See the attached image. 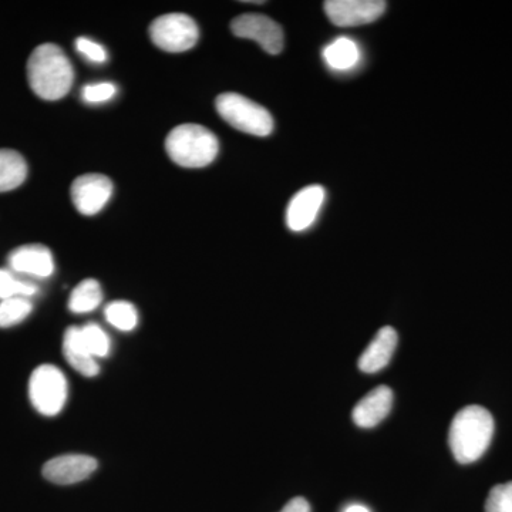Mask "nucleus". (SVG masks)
<instances>
[{"mask_svg": "<svg viewBox=\"0 0 512 512\" xmlns=\"http://www.w3.org/2000/svg\"><path fill=\"white\" fill-rule=\"evenodd\" d=\"M76 49L83 57H86L89 62L104 63L107 60V50L100 43L94 42L87 37H79L76 40Z\"/></svg>", "mask_w": 512, "mask_h": 512, "instance_id": "25", "label": "nucleus"}, {"mask_svg": "<svg viewBox=\"0 0 512 512\" xmlns=\"http://www.w3.org/2000/svg\"><path fill=\"white\" fill-rule=\"evenodd\" d=\"M39 288L35 284L23 281L12 269L0 268V301L13 298H32Z\"/></svg>", "mask_w": 512, "mask_h": 512, "instance_id": "20", "label": "nucleus"}, {"mask_svg": "<svg viewBox=\"0 0 512 512\" xmlns=\"http://www.w3.org/2000/svg\"><path fill=\"white\" fill-rule=\"evenodd\" d=\"M325 201V190L320 185L302 188L292 198L286 211V224L293 232H302L311 227Z\"/></svg>", "mask_w": 512, "mask_h": 512, "instance_id": "11", "label": "nucleus"}, {"mask_svg": "<svg viewBox=\"0 0 512 512\" xmlns=\"http://www.w3.org/2000/svg\"><path fill=\"white\" fill-rule=\"evenodd\" d=\"M231 30L237 37L254 40L269 55H279L284 49V30L264 15L248 13L232 20Z\"/></svg>", "mask_w": 512, "mask_h": 512, "instance_id": "7", "label": "nucleus"}, {"mask_svg": "<svg viewBox=\"0 0 512 512\" xmlns=\"http://www.w3.org/2000/svg\"><path fill=\"white\" fill-rule=\"evenodd\" d=\"M392 406V389L387 386L376 387L356 404L352 412L353 421L362 429H372L386 419Z\"/></svg>", "mask_w": 512, "mask_h": 512, "instance_id": "13", "label": "nucleus"}, {"mask_svg": "<svg viewBox=\"0 0 512 512\" xmlns=\"http://www.w3.org/2000/svg\"><path fill=\"white\" fill-rule=\"evenodd\" d=\"M399 336L392 326H384L359 357V369L365 373H377L389 365Z\"/></svg>", "mask_w": 512, "mask_h": 512, "instance_id": "14", "label": "nucleus"}, {"mask_svg": "<svg viewBox=\"0 0 512 512\" xmlns=\"http://www.w3.org/2000/svg\"><path fill=\"white\" fill-rule=\"evenodd\" d=\"M33 311L28 298H13L0 301V328H12L28 318Z\"/></svg>", "mask_w": 512, "mask_h": 512, "instance_id": "21", "label": "nucleus"}, {"mask_svg": "<svg viewBox=\"0 0 512 512\" xmlns=\"http://www.w3.org/2000/svg\"><path fill=\"white\" fill-rule=\"evenodd\" d=\"M63 355L69 365L80 375L84 377L99 375V363H97L96 357H93L92 353L84 346L83 340L80 338L79 326H72L64 333Z\"/></svg>", "mask_w": 512, "mask_h": 512, "instance_id": "15", "label": "nucleus"}, {"mask_svg": "<svg viewBox=\"0 0 512 512\" xmlns=\"http://www.w3.org/2000/svg\"><path fill=\"white\" fill-rule=\"evenodd\" d=\"M485 512H512V481L495 485L488 494Z\"/></svg>", "mask_w": 512, "mask_h": 512, "instance_id": "23", "label": "nucleus"}, {"mask_svg": "<svg viewBox=\"0 0 512 512\" xmlns=\"http://www.w3.org/2000/svg\"><path fill=\"white\" fill-rule=\"evenodd\" d=\"M117 94L116 84L94 83L83 87L82 97L86 103L100 104L113 99Z\"/></svg>", "mask_w": 512, "mask_h": 512, "instance_id": "24", "label": "nucleus"}, {"mask_svg": "<svg viewBox=\"0 0 512 512\" xmlns=\"http://www.w3.org/2000/svg\"><path fill=\"white\" fill-rule=\"evenodd\" d=\"M165 150L175 164L201 168L217 158L220 144L208 128L200 124H183L170 131L165 140Z\"/></svg>", "mask_w": 512, "mask_h": 512, "instance_id": "3", "label": "nucleus"}, {"mask_svg": "<svg viewBox=\"0 0 512 512\" xmlns=\"http://www.w3.org/2000/svg\"><path fill=\"white\" fill-rule=\"evenodd\" d=\"M99 467L96 458L84 454H64L47 461L43 476L50 483L70 485L87 480Z\"/></svg>", "mask_w": 512, "mask_h": 512, "instance_id": "10", "label": "nucleus"}, {"mask_svg": "<svg viewBox=\"0 0 512 512\" xmlns=\"http://www.w3.org/2000/svg\"><path fill=\"white\" fill-rule=\"evenodd\" d=\"M28 164L18 151L0 150V192L15 190L25 183Z\"/></svg>", "mask_w": 512, "mask_h": 512, "instance_id": "16", "label": "nucleus"}, {"mask_svg": "<svg viewBox=\"0 0 512 512\" xmlns=\"http://www.w3.org/2000/svg\"><path fill=\"white\" fill-rule=\"evenodd\" d=\"M323 57L330 69L345 72L353 69L360 59L359 46L349 37H339L323 50Z\"/></svg>", "mask_w": 512, "mask_h": 512, "instance_id": "17", "label": "nucleus"}, {"mask_svg": "<svg viewBox=\"0 0 512 512\" xmlns=\"http://www.w3.org/2000/svg\"><path fill=\"white\" fill-rule=\"evenodd\" d=\"M8 264L15 274L49 278L55 272L52 251L45 245L30 244L13 249Z\"/></svg>", "mask_w": 512, "mask_h": 512, "instance_id": "12", "label": "nucleus"}, {"mask_svg": "<svg viewBox=\"0 0 512 512\" xmlns=\"http://www.w3.org/2000/svg\"><path fill=\"white\" fill-rule=\"evenodd\" d=\"M215 106L222 119L242 133L266 137L274 130V119L269 111L241 94H221Z\"/></svg>", "mask_w": 512, "mask_h": 512, "instance_id": "4", "label": "nucleus"}, {"mask_svg": "<svg viewBox=\"0 0 512 512\" xmlns=\"http://www.w3.org/2000/svg\"><path fill=\"white\" fill-rule=\"evenodd\" d=\"M281 512H311V505L303 497H295L282 508Z\"/></svg>", "mask_w": 512, "mask_h": 512, "instance_id": "26", "label": "nucleus"}, {"mask_svg": "<svg viewBox=\"0 0 512 512\" xmlns=\"http://www.w3.org/2000/svg\"><path fill=\"white\" fill-rule=\"evenodd\" d=\"M343 512H370L369 508L363 504H349L348 507L343 510Z\"/></svg>", "mask_w": 512, "mask_h": 512, "instance_id": "27", "label": "nucleus"}, {"mask_svg": "<svg viewBox=\"0 0 512 512\" xmlns=\"http://www.w3.org/2000/svg\"><path fill=\"white\" fill-rule=\"evenodd\" d=\"M69 382L59 367L42 365L33 370L29 380V399L37 412L55 417L66 406Z\"/></svg>", "mask_w": 512, "mask_h": 512, "instance_id": "5", "label": "nucleus"}, {"mask_svg": "<svg viewBox=\"0 0 512 512\" xmlns=\"http://www.w3.org/2000/svg\"><path fill=\"white\" fill-rule=\"evenodd\" d=\"M30 89L43 100L63 99L72 89L74 70L66 53L53 43L33 50L28 60Z\"/></svg>", "mask_w": 512, "mask_h": 512, "instance_id": "1", "label": "nucleus"}, {"mask_svg": "<svg viewBox=\"0 0 512 512\" xmlns=\"http://www.w3.org/2000/svg\"><path fill=\"white\" fill-rule=\"evenodd\" d=\"M72 200L83 215H96L106 207L113 195V183L103 174H86L76 178L72 185Z\"/></svg>", "mask_w": 512, "mask_h": 512, "instance_id": "9", "label": "nucleus"}, {"mask_svg": "<svg viewBox=\"0 0 512 512\" xmlns=\"http://www.w3.org/2000/svg\"><path fill=\"white\" fill-rule=\"evenodd\" d=\"M494 436V419L484 407L471 404L454 416L448 431V446L461 464L484 456Z\"/></svg>", "mask_w": 512, "mask_h": 512, "instance_id": "2", "label": "nucleus"}, {"mask_svg": "<svg viewBox=\"0 0 512 512\" xmlns=\"http://www.w3.org/2000/svg\"><path fill=\"white\" fill-rule=\"evenodd\" d=\"M107 322L121 332H131L137 328L138 312L133 303L127 301L111 302L104 309Z\"/></svg>", "mask_w": 512, "mask_h": 512, "instance_id": "19", "label": "nucleus"}, {"mask_svg": "<svg viewBox=\"0 0 512 512\" xmlns=\"http://www.w3.org/2000/svg\"><path fill=\"white\" fill-rule=\"evenodd\" d=\"M154 45L170 53L187 52L197 45L200 30L195 20L184 13H170L154 20L150 26Z\"/></svg>", "mask_w": 512, "mask_h": 512, "instance_id": "6", "label": "nucleus"}, {"mask_svg": "<svg viewBox=\"0 0 512 512\" xmlns=\"http://www.w3.org/2000/svg\"><path fill=\"white\" fill-rule=\"evenodd\" d=\"M80 338H82L84 346L92 353L96 359H104L109 356L111 350V342L106 330L96 323H89L80 328Z\"/></svg>", "mask_w": 512, "mask_h": 512, "instance_id": "22", "label": "nucleus"}, {"mask_svg": "<svg viewBox=\"0 0 512 512\" xmlns=\"http://www.w3.org/2000/svg\"><path fill=\"white\" fill-rule=\"evenodd\" d=\"M103 302V291L96 279H84L73 289L69 299V309L73 313L96 311Z\"/></svg>", "mask_w": 512, "mask_h": 512, "instance_id": "18", "label": "nucleus"}, {"mask_svg": "<svg viewBox=\"0 0 512 512\" xmlns=\"http://www.w3.org/2000/svg\"><path fill=\"white\" fill-rule=\"evenodd\" d=\"M386 6L383 0H329L325 3V12L333 25L352 28L376 22Z\"/></svg>", "mask_w": 512, "mask_h": 512, "instance_id": "8", "label": "nucleus"}]
</instances>
